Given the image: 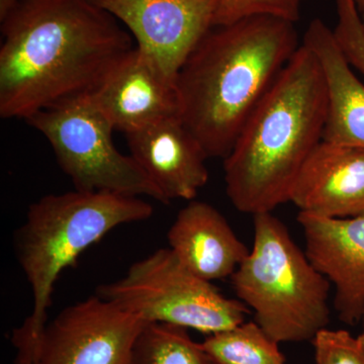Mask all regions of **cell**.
<instances>
[{
  "label": "cell",
  "mask_w": 364,
  "mask_h": 364,
  "mask_svg": "<svg viewBox=\"0 0 364 364\" xmlns=\"http://www.w3.org/2000/svg\"><path fill=\"white\" fill-rule=\"evenodd\" d=\"M117 18L167 77L215 26L218 0H91Z\"/></svg>",
  "instance_id": "9c48e42d"
},
{
  "label": "cell",
  "mask_w": 364,
  "mask_h": 364,
  "mask_svg": "<svg viewBox=\"0 0 364 364\" xmlns=\"http://www.w3.org/2000/svg\"><path fill=\"white\" fill-rule=\"evenodd\" d=\"M16 1L18 0H0V18H4L13 9Z\"/></svg>",
  "instance_id": "44dd1931"
},
{
  "label": "cell",
  "mask_w": 364,
  "mask_h": 364,
  "mask_svg": "<svg viewBox=\"0 0 364 364\" xmlns=\"http://www.w3.org/2000/svg\"><path fill=\"white\" fill-rule=\"evenodd\" d=\"M130 155L167 203L193 200L208 181L207 153L178 117L126 135Z\"/></svg>",
  "instance_id": "7c38bea8"
},
{
  "label": "cell",
  "mask_w": 364,
  "mask_h": 364,
  "mask_svg": "<svg viewBox=\"0 0 364 364\" xmlns=\"http://www.w3.org/2000/svg\"><path fill=\"white\" fill-rule=\"evenodd\" d=\"M361 18H363V26H364V14H363V16H361Z\"/></svg>",
  "instance_id": "cb8c5ba5"
},
{
  "label": "cell",
  "mask_w": 364,
  "mask_h": 364,
  "mask_svg": "<svg viewBox=\"0 0 364 364\" xmlns=\"http://www.w3.org/2000/svg\"><path fill=\"white\" fill-rule=\"evenodd\" d=\"M334 35L347 61L364 75V26L359 9L352 0H337Z\"/></svg>",
  "instance_id": "ffe728a7"
},
{
  "label": "cell",
  "mask_w": 364,
  "mask_h": 364,
  "mask_svg": "<svg viewBox=\"0 0 364 364\" xmlns=\"http://www.w3.org/2000/svg\"><path fill=\"white\" fill-rule=\"evenodd\" d=\"M303 45L314 53L324 75L327 117L323 141L364 149V85L352 72L334 31L316 18Z\"/></svg>",
  "instance_id": "9a60e30c"
},
{
  "label": "cell",
  "mask_w": 364,
  "mask_h": 364,
  "mask_svg": "<svg viewBox=\"0 0 364 364\" xmlns=\"http://www.w3.org/2000/svg\"><path fill=\"white\" fill-rule=\"evenodd\" d=\"M90 95L114 130L124 135L179 114L176 82L136 47Z\"/></svg>",
  "instance_id": "8fae6325"
},
{
  "label": "cell",
  "mask_w": 364,
  "mask_h": 364,
  "mask_svg": "<svg viewBox=\"0 0 364 364\" xmlns=\"http://www.w3.org/2000/svg\"><path fill=\"white\" fill-rule=\"evenodd\" d=\"M326 117L322 68L301 45L224 159L227 196L239 212L272 213L291 200L299 172L323 141Z\"/></svg>",
  "instance_id": "3957f363"
},
{
  "label": "cell",
  "mask_w": 364,
  "mask_h": 364,
  "mask_svg": "<svg viewBox=\"0 0 364 364\" xmlns=\"http://www.w3.org/2000/svg\"><path fill=\"white\" fill-rule=\"evenodd\" d=\"M306 255L335 287L334 309L349 326L364 317V214L332 219L299 212Z\"/></svg>",
  "instance_id": "30bf717a"
},
{
  "label": "cell",
  "mask_w": 364,
  "mask_h": 364,
  "mask_svg": "<svg viewBox=\"0 0 364 364\" xmlns=\"http://www.w3.org/2000/svg\"><path fill=\"white\" fill-rule=\"evenodd\" d=\"M0 116L26 121L92 93L136 47L91 0H18L0 18Z\"/></svg>",
  "instance_id": "6da1fadb"
},
{
  "label": "cell",
  "mask_w": 364,
  "mask_h": 364,
  "mask_svg": "<svg viewBox=\"0 0 364 364\" xmlns=\"http://www.w3.org/2000/svg\"><path fill=\"white\" fill-rule=\"evenodd\" d=\"M144 324L114 304L91 296L48 322L31 364H131Z\"/></svg>",
  "instance_id": "ba28073f"
},
{
  "label": "cell",
  "mask_w": 364,
  "mask_h": 364,
  "mask_svg": "<svg viewBox=\"0 0 364 364\" xmlns=\"http://www.w3.org/2000/svg\"><path fill=\"white\" fill-rule=\"evenodd\" d=\"M131 364H215L203 343L188 329L163 323H145L134 343Z\"/></svg>",
  "instance_id": "e0dca14e"
},
{
  "label": "cell",
  "mask_w": 364,
  "mask_h": 364,
  "mask_svg": "<svg viewBox=\"0 0 364 364\" xmlns=\"http://www.w3.org/2000/svg\"><path fill=\"white\" fill-rule=\"evenodd\" d=\"M167 238L181 264L210 282L231 277L249 254L224 215L198 200L181 208Z\"/></svg>",
  "instance_id": "5bb4252c"
},
{
  "label": "cell",
  "mask_w": 364,
  "mask_h": 364,
  "mask_svg": "<svg viewBox=\"0 0 364 364\" xmlns=\"http://www.w3.org/2000/svg\"><path fill=\"white\" fill-rule=\"evenodd\" d=\"M26 122L49 141L59 166L77 191L145 196L168 205L135 159L117 149L114 127L90 93L37 112Z\"/></svg>",
  "instance_id": "52a82bcc"
},
{
  "label": "cell",
  "mask_w": 364,
  "mask_h": 364,
  "mask_svg": "<svg viewBox=\"0 0 364 364\" xmlns=\"http://www.w3.org/2000/svg\"><path fill=\"white\" fill-rule=\"evenodd\" d=\"M361 324H363V332H364V317L363 318V321H361Z\"/></svg>",
  "instance_id": "603a6c76"
},
{
  "label": "cell",
  "mask_w": 364,
  "mask_h": 364,
  "mask_svg": "<svg viewBox=\"0 0 364 364\" xmlns=\"http://www.w3.org/2000/svg\"><path fill=\"white\" fill-rule=\"evenodd\" d=\"M202 343L215 364H287L279 342L255 321L208 335Z\"/></svg>",
  "instance_id": "2e32d148"
},
{
  "label": "cell",
  "mask_w": 364,
  "mask_h": 364,
  "mask_svg": "<svg viewBox=\"0 0 364 364\" xmlns=\"http://www.w3.org/2000/svg\"><path fill=\"white\" fill-rule=\"evenodd\" d=\"M253 247L231 277L254 321L279 343L312 341L330 322V284L272 213L254 215Z\"/></svg>",
  "instance_id": "5b68a950"
},
{
  "label": "cell",
  "mask_w": 364,
  "mask_h": 364,
  "mask_svg": "<svg viewBox=\"0 0 364 364\" xmlns=\"http://www.w3.org/2000/svg\"><path fill=\"white\" fill-rule=\"evenodd\" d=\"M97 296L145 323H163L205 335L231 329L250 314L240 299H229L177 259L158 249L132 264L126 275L98 287Z\"/></svg>",
  "instance_id": "8992f818"
},
{
  "label": "cell",
  "mask_w": 364,
  "mask_h": 364,
  "mask_svg": "<svg viewBox=\"0 0 364 364\" xmlns=\"http://www.w3.org/2000/svg\"><path fill=\"white\" fill-rule=\"evenodd\" d=\"M304 1L305 0H218L215 26L230 25L254 16H277L296 23Z\"/></svg>",
  "instance_id": "ac0fdd59"
},
{
  "label": "cell",
  "mask_w": 364,
  "mask_h": 364,
  "mask_svg": "<svg viewBox=\"0 0 364 364\" xmlns=\"http://www.w3.org/2000/svg\"><path fill=\"white\" fill-rule=\"evenodd\" d=\"M316 364H364V332L321 330L312 340Z\"/></svg>",
  "instance_id": "d6986e66"
},
{
  "label": "cell",
  "mask_w": 364,
  "mask_h": 364,
  "mask_svg": "<svg viewBox=\"0 0 364 364\" xmlns=\"http://www.w3.org/2000/svg\"><path fill=\"white\" fill-rule=\"evenodd\" d=\"M299 46L294 23L272 16L213 26L196 45L177 76L178 117L208 158L229 155Z\"/></svg>",
  "instance_id": "7a4b0ae2"
},
{
  "label": "cell",
  "mask_w": 364,
  "mask_h": 364,
  "mask_svg": "<svg viewBox=\"0 0 364 364\" xmlns=\"http://www.w3.org/2000/svg\"><path fill=\"white\" fill-rule=\"evenodd\" d=\"M153 210L139 196L77 189L30 205L14 236L16 260L33 294L32 313L11 336L16 364L32 363L61 273L76 267L81 254L114 228L150 219Z\"/></svg>",
  "instance_id": "277c9868"
},
{
  "label": "cell",
  "mask_w": 364,
  "mask_h": 364,
  "mask_svg": "<svg viewBox=\"0 0 364 364\" xmlns=\"http://www.w3.org/2000/svg\"><path fill=\"white\" fill-rule=\"evenodd\" d=\"M320 217L364 214V149L322 141L299 172L291 200Z\"/></svg>",
  "instance_id": "4fadbf2b"
},
{
  "label": "cell",
  "mask_w": 364,
  "mask_h": 364,
  "mask_svg": "<svg viewBox=\"0 0 364 364\" xmlns=\"http://www.w3.org/2000/svg\"><path fill=\"white\" fill-rule=\"evenodd\" d=\"M352 1L356 4L359 11H363V14H364V0H352Z\"/></svg>",
  "instance_id": "7402d4cb"
}]
</instances>
